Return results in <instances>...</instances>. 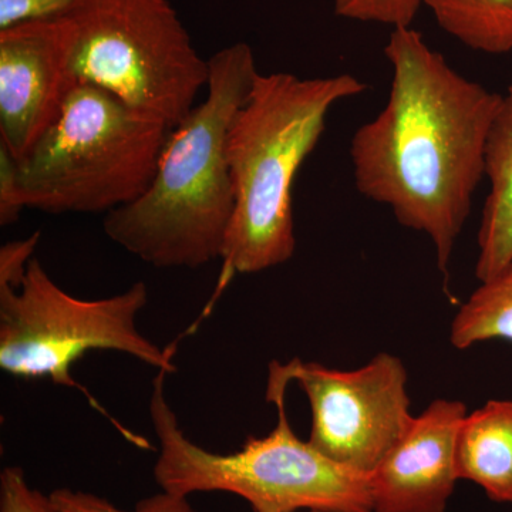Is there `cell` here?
Returning a JSON list of instances; mask_svg holds the SVG:
<instances>
[{"mask_svg": "<svg viewBox=\"0 0 512 512\" xmlns=\"http://www.w3.org/2000/svg\"><path fill=\"white\" fill-rule=\"evenodd\" d=\"M384 55L392 66L389 99L350 141L356 188L403 227L429 235L447 275L485 177L501 94L461 76L412 28L393 29Z\"/></svg>", "mask_w": 512, "mask_h": 512, "instance_id": "6da1fadb", "label": "cell"}, {"mask_svg": "<svg viewBox=\"0 0 512 512\" xmlns=\"http://www.w3.org/2000/svg\"><path fill=\"white\" fill-rule=\"evenodd\" d=\"M258 74L244 42L208 59L207 97L171 131L150 187L106 214L111 241L156 268L195 269L221 259L235 208L228 131Z\"/></svg>", "mask_w": 512, "mask_h": 512, "instance_id": "7a4b0ae2", "label": "cell"}, {"mask_svg": "<svg viewBox=\"0 0 512 512\" xmlns=\"http://www.w3.org/2000/svg\"><path fill=\"white\" fill-rule=\"evenodd\" d=\"M365 90L352 74L256 76L228 131L235 208L222 249L220 288L234 275L258 274L295 254L296 174L318 146L330 109Z\"/></svg>", "mask_w": 512, "mask_h": 512, "instance_id": "3957f363", "label": "cell"}, {"mask_svg": "<svg viewBox=\"0 0 512 512\" xmlns=\"http://www.w3.org/2000/svg\"><path fill=\"white\" fill-rule=\"evenodd\" d=\"M153 382L150 416L160 454L154 480L167 493H229L248 501L254 512H373L370 476L323 456L296 436L285 397L289 384L268 376L266 400L278 410L275 429L249 437L237 453L217 454L192 443L165 399V377Z\"/></svg>", "mask_w": 512, "mask_h": 512, "instance_id": "277c9868", "label": "cell"}, {"mask_svg": "<svg viewBox=\"0 0 512 512\" xmlns=\"http://www.w3.org/2000/svg\"><path fill=\"white\" fill-rule=\"evenodd\" d=\"M174 128L77 82L55 124L18 161L26 208L99 214L131 204L156 177Z\"/></svg>", "mask_w": 512, "mask_h": 512, "instance_id": "5b68a950", "label": "cell"}, {"mask_svg": "<svg viewBox=\"0 0 512 512\" xmlns=\"http://www.w3.org/2000/svg\"><path fill=\"white\" fill-rule=\"evenodd\" d=\"M70 72L144 116L175 128L208 84L198 55L170 0H80L66 16Z\"/></svg>", "mask_w": 512, "mask_h": 512, "instance_id": "8992f818", "label": "cell"}, {"mask_svg": "<svg viewBox=\"0 0 512 512\" xmlns=\"http://www.w3.org/2000/svg\"><path fill=\"white\" fill-rule=\"evenodd\" d=\"M147 302L144 282L97 301L74 298L33 258L19 288L0 286V367L13 377L49 379L87 396L72 367L92 350H116L174 373L175 349L158 348L137 328Z\"/></svg>", "mask_w": 512, "mask_h": 512, "instance_id": "52a82bcc", "label": "cell"}, {"mask_svg": "<svg viewBox=\"0 0 512 512\" xmlns=\"http://www.w3.org/2000/svg\"><path fill=\"white\" fill-rule=\"evenodd\" d=\"M269 376L299 384L311 403L309 443L357 473L370 476L414 420L406 366L390 353L348 372L301 359L272 362Z\"/></svg>", "mask_w": 512, "mask_h": 512, "instance_id": "ba28073f", "label": "cell"}, {"mask_svg": "<svg viewBox=\"0 0 512 512\" xmlns=\"http://www.w3.org/2000/svg\"><path fill=\"white\" fill-rule=\"evenodd\" d=\"M76 83L66 16L0 30V141L16 160L55 124Z\"/></svg>", "mask_w": 512, "mask_h": 512, "instance_id": "9c48e42d", "label": "cell"}, {"mask_svg": "<svg viewBox=\"0 0 512 512\" xmlns=\"http://www.w3.org/2000/svg\"><path fill=\"white\" fill-rule=\"evenodd\" d=\"M466 404L437 399L370 474L373 512H444L460 478L457 434Z\"/></svg>", "mask_w": 512, "mask_h": 512, "instance_id": "30bf717a", "label": "cell"}, {"mask_svg": "<svg viewBox=\"0 0 512 512\" xmlns=\"http://www.w3.org/2000/svg\"><path fill=\"white\" fill-rule=\"evenodd\" d=\"M485 200L478 232L476 278L488 281L512 262V83L495 111L485 144Z\"/></svg>", "mask_w": 512, "mask_h": 512, "instance_id": "8fae6325", "label": "cell"}, {"mask_svg": "<svg viewBox=\"0 0 512 512\" xmlns=\"http://www.w3.org/2000/svg\"><path fill=\"white\" fill-rule=\"evenodd\" d=\"M457 474L495 503L512 504V402L490 400L467 413L457 434Z\"/></svg>", "mask_w": 512, "mask_h": 512, "instance_id": "7c38bea8", "label": "cell"}, {"mask_svg": "<svg viewBox=\"0 0 512 512\" xmlns=\"http://www.w3.org/2000/svg\"><path fill=\"white\" fill-rule=\"evenodd\" d=\"M448 35L477 52H512V0H423Z\"/></svg>", "mask_w": 512, "mask_h": 512, "instance_id": "4fadbf2b", "label": "cell"}, {"mask_svg": "<svg viewBox=\"0 0 512 512\" xmlns=\"http://www.w3.org/2000/svg\"><path fill=\"white\" fill-rule=\"evenodd\" d=\"M493 339L512 342V262L494 278L481 282L451 322L454 348L468 349Z\"/></svg>", "mask_w": 512, "mask_h": 512, "instance_id": "5bb4252c", "label": "cell"}, {"mask_svg": "<svg viewBox=\"0 0 512 512\" xmlns=\"http://www.w3.org/2000/svg\"><path fill=\"white\" fill-rule=\"evenodd\" d=\"M49 498L56 512H198L188 497L167 491L138 501L133 511L121 510L99 495L70 488H57Z\"/></svg>", "mask_w": 512, "mask_h": 512, "instance_id": "9a60e30c", "label": "cell"}, {"mask_svg": "<svg viewBox=\"0 0 512 512\" xmlns=\"http://www.w3.org/2000/svg\"><path fill=\"white\" fill-rule=\"evenodd\" d=\"M423 0H333L340 18L380 23L390 28H412Z\"/></svg>", "mask_w": 512, "mask_h": 512, "instance_id": "2e32d148", "label": "cell"}, {"mask_svg": "<svg viewBox=\"0 0 512 512\" xmlns=\"http://www.w3.org/2000/svg\"><path fill=\"white\" fill-rule=\"evenodd\" d=\"M0 512H56L49 495L30 487L20 467L3 468L0 474Z\"/></svg>", "mask_w": 512, "mask_h": 512, "instance_id": "e0dca14e", "label": "cell"}, {"mask_svg": "<svg viewBox=\"0 0 512 512\" xmlns=\"http://www.w3.org/2000/svg\"><path fill=\"white\" fill-rule=\"evenodd\" d=\"M80 0H0V30L36 22L69 16Z\"/></svg>", "mask_w": 512, "mask_h": 512, "instance_id": "ac0fdd59", "label": "cell"}, {"mask_svg": "<svg viewBox=\"0 0 512 512\" xmlns=\"http://www.w3.org/2000/svg\"><path fill=\"white\" fill-rule=\"evenodd\" d=\"M25 208L18 160L0 141V225L15 224Z\"/></svg>", "mask_w": 512, "mask_h": 512, "instance_id": "d6986e66", "label": "cell"}, {"mask_svg": "<svg viewBox=\"0 0 512 512\" xmlns=\"http://www.w3.org/2000/svg\"><path fill=\"white\" fill-rule=\"evenodd\" d=\"M39 241L40 232H35L28 238L3 245L0 249V286L19 288Z\"/></svg>", "mask_w": 512, "mask_h": 512, "instance_id": "ffe728a7", "label": "cell"}, {"mask_svg": "<svg viewBox=\"0 0 512 512\" xmlns=\"http://www.w3.org/2000/svg\"><path fill=\"white\" fill-rule=\"evenodd\" d=\"M309 512H319V511H309Z\"/></svg>", "mask_w": 512, "mask_h": 512, "instance_id": "44dd1931", "label": "cell"}]
</instances>
